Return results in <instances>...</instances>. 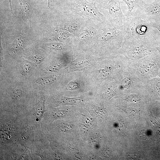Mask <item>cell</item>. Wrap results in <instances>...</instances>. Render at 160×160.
Here are the masks:
<instances>
[{
  "label": "cell",
  "mask_w": 160,
  "mask_h": 160,
  "mask_svg": "<svg viewBox=\"0 0 160 160\" xmlns=\"http://www.w3.org/2000/svg\"><path fill=\"white\" fill-rule=\"evenodd\" d=\"M65 112L63 111H57L51 113L49 115V119L53 120L54 119L61 118L64 116Z\"/></svg>",
  "instance_id": "11"
},
{
  "label": "cell",
  "mask_w": 160,
  "mask_h": 160,
  "mask_svg": "<svg viewBox=\"0 0 160 160\" xmlns=\"http://www.w3.org/2000/svg\"><path fill=\"white\" fill-rule=\"evenodd\" d=\"M29 58L37 65L43 61L44 57L39 55H31L29 57Z\"/></svg>",
  "instance_id": "12"
},
{
  "label": "cell",
  "mask_w": 160,
  "mask_h": 160,
  "mask_svg": "<svg viewBox=\"0 0 160 160\" xmlns=\"http://www.w3.org/2000/svg\"><path fill=\"white\" fill-rule=\"evenodd\" d=\"M32 159L31 155L28 150L26 149L25 152L20 157L19 159L27 160Z\"/></svg>",
  "instance_id": "19"
},
{
  "label": "cell",
  "mask_w": 160,
  "mask_h": 160,
  "mask_svg": "<svg viewBox=\"0 0 160 160\" xmlns=\"http://www.w3.org/2000/svg\"><path fill=\"white\" fill-rule=\"evenodd\" d=\"M122 0H110L106 5V15L111 24L122 26L129 25V23L125 15L122 12L121 8Z\"/></svg>",
  "instance_id": "3"
},
{
  "label": "cell",
  "mask_w": 160,
  "mask_h": 160,
  "mask_svg": "<svg viewBox=\"0 0 160 160\" xmlns=\"http://www.w3.org/2000/svg\"><path fill=\"white\" fill-rule=\"evenodd\" d=\"M77 7L84 14L94 18L102 22L105 21V18L96 7L95 4L86 0H74Z\"/></svg>",
  "instance_id": "5"
},
{
  "label": "cell",
  "mask_w": 160,
  "mask_h": 160,
  "mask_svg": "<svg viewBox=\"0 0 160 160\" xmlns=\"http://www.w3.org/2000/svg\"><path fill=\"white\" fill-rule=\"evenodd\" d=\"M137 17L150 23L158 22L160 20V0H155L149 4L144 2Z\"/></svg>",
  "instance_id": "4"
},
{
  "label": "cell",
  "mask_w": 160,
  "mask_h": 160,
  "mask_svg": "<svg viewBox=\"0 0 160 160\" xmlns=\"http://www.w3.org/2000/svg\"><path fill=\"white\" fill-rule=\"evenodd\" d=\"M64 28L65 30L70 32H75L77 28V26L75 23H71L65 25Z\"/></svg>",
  "instance_id": "14"
},
{
  "label": "cell",
  "mask_w": 160,
  "mask_h": 160,
  "mask_svg": "<svg viewBox=\"0 0 160 160\" xmlns=\"http://www.w3.org/2000/svg\"><path fill=\"white\" fill-rule=\"evenodd\" d=\"M153 87L154 92L158 94L160 92V79H156L153 81Z\"/></svg>",
  "instance_id": "13"
},
{
  "label": "cell",
  "mask_w": 160,
  "mask_h": 160,
  "mask_svg": "<svg viewBox=\"0 0 160 160\" xmlns=\"http://www.w3.org/2000/svg\"><path fill=\"white\" fill-rule=\"evenodd\" d=\"M57 38L60 40H65L68 37V35L66 33L61 30L57 31Z\"/></svg>",
  "instance_id": "18"
},
{
  "label": "cell",
  "mask_w": 160,
  "mask_h": 160,
  "mask_svg": "<svg viewBox=\"0 0 160 160\" xmlns=\"http://www.w3.org/2000/svg\"><path fill=\"white\" fill-rule=\"evenodd\" d=\"M22 12L23 15L25 17L31 16L32 13L31 12V6L30 2L28 0H21L20 2Z\"/></svg>",
  "instance_id": "8"
},
{
  "label": "cell",
  "mask_w": 160,
  "mask_h": 160,
  "mask_svg": "<svg viewBox=\"0 0 160 160\" xmlns=\"http://www.w3.org/2000/svg\"><path fill=\"white\" fill-rule=\"evenodd\" d=\"M127 4L128 11L125 15L128 22L137 17L144 1L143 0H122Z\"/></svg>",
  "instance_id": "6"
},
{
  "label": "cell",
  "mask_w": 160,
  "mask_h": 160,
  "mask_svg": "<svg viewBox=\"0 0 160 160\" xmlns=\"http://www.w3.org/2000/svg\"><path fill=\"white\" fill-rule=\"evenodd\" d=\"M9 2V5H10V12L11 14L13 15V16L14 15L13 12V11L12 10V5H11V0H8Z\"/></svg>",
  "instance_id": "23"
},
{
  "label": "cell",
  "mask_w": 160,
  "mask_h": 160,
  "mask_svg": "<svg viewBox=\"0 0 160 160\" xmlns=\"http://www.w3.org/2000/svg\"><path fill=\"white\" fill-rule=\"evenodd\" d=\"M151 47L134 38L128 31L119 52L127 59L137 60L151 54L153 49Z\"/></svg>",
  "instance_id": "1"
},
{
  "label": "cell",
  "mask_w": 160,
  "mask_h": 160,
  "mask_svg": "<svg viewBox=\"0 0 160 160\" xmlns=\"http://www.w3.org/2000/svg\"><path fill=\"white\" fill-rule=\"evenodd\" d=\"M54 1V0H48L47 5L46 9L47 11H48L52 6Z\"/></svg>",
  "instance_id": "22"
},
{
  "label": "cell",
  "mask_w": 160,
  "mask_h": 160,
  "mask_svg": "<svg viewBox=\"0 0 160 160\" xmlns=\"http://www.w3.org/2000/svg\"><path fill=\"white\" fill-rule=\"evenodd\" d=\"M48 47L58 50H63L64 49V46L61 44L53 43L48 45Z\"/></svg>",
  "instance_id": "15"
},
{
  "label": "cell",
  "mask_w": 160,
  "mask_h": 160,
  "mask_svg": "<svg viewBox=\"0 0 160 160\" xmlns=\"http://www.w3.org/2000/svg\"><path fill=\"white\" fill-rule=\"evenodd\" d=\"M90 35L89 32L87 31H85L82 33L80 35L79 37L81 39L85 38L87 37Z\"/></svg>",
  "instance_id": "20"
},
{
  "label": "cell",
  "mask_w": 160,
  "mask_h": 160,
  "mask_svg": "<svg viewBox=\"0 0 160 160\" xmlns=\"http://www.w3.org/2000/svg\"><path fill=\"white\" fill-rule=\"evenodd\" d=\"M23 92L21 89L16 88L12 91L11 97L13 100H16L20 99L23 96Z\"/></svg>",
  "instance_id": "10"
},
{
  "label": "cell",
  "mask_w": 160,
  "mask_h": 160,
  "mask_svg": "<svg viewBox=\"0 0 160 160\" xmlns=\"http://www.w3.org/2000/svg\"><path fill=\"white\" fill-rule=\"evenodd\" d=\"M45 99L44 96H41L36 102L33 110V114L36 121L42 118L45 111Z\"/></svg>",
  "instance_id": "7"
},
{
  "label": "cell",
  "mask_w": 160,
  "mask_h": 160,
  "mask_svg": "<svg viewBox=\"0 0 160 160\" xmlns=\"http://www.w3.org/2000/svg\"><path fill=\"white\" fill-rule=\"evenodd\" d=\"M22 73L24 74H27L29 73L32 70L31 65L28 63H25L23 65L22 68Z\"/></svg>",
  "instance_id": "17"
},
{
  "label": "cell",
  "mask_w": 160,
  "mask_h": 160,
  "mask_svg": "<svg viewBox=\"0 0 160 160\" xmlns=\"http://www.w3.org/2000/svg\"><path fill=\"white\" fill-rule=\"evenodd\" d=\"M55 79L53 76H49L39 77L37 79L36 82L39 85L47 86L52 83L55 81Z\"/></svg>",
  "instance_id": "9"
},
{
  "label": "cell",
  "mask_w": 160,
  "mask_h": 160,
  "mask_svg": "<svg viewBox=\"0 0 160 160\" xmlns=\"http://www.w3.org/2000/svg\"><path fill=\"white\" fill-rule=\"evenodd\" d=\"M0 66L1 67L2 66V61L3 59V49L1 44V41H0Z\"/></svg>",
  "instance_id": "21"
},
{
  "label": "cell",
  "mask_w": 160,
  "mask_h": 160,
  "mask_svg": "<svg viewBox=\"0 0 160 160\" xmlns=\"http://www.w3.org/2000/svg\"><path fill=\"white\" fill-rule=\"evenodd\" d=\"M61 65L58 63L53 64L46 67L44 71L47 72H52L58 69L60 67Z\"/></svg>",
  "instance_id": "16"
},
{
  "label": "cell",
  "mask_w": 160,
  "mask_h": 160,
  "mask_svg": "<svg viewBox=\"0 0 160 160\" xmlns=\"http://www.w3.org/2000/svg\"><path fill=\"white\" fill-rule=\"evenodd\" d=\"M152 27L148 21L136 17L130 22L128 32L134 38L152 46L155 42Z\"/></svg>",
  "instance_id": "2"
}]
</instances>
